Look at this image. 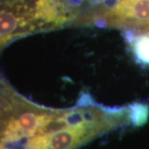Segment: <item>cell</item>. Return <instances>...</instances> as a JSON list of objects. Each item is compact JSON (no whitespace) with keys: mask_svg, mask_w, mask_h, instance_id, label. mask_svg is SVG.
<instances>
[{"mask_svg":"<svg viewBox=\"0 0 149 149\" xmlns=\"http://www.w3.org/2000/svg\"><path fill=\"white\" fill-rule=\"evenodd\" d=\"M34 4L35 0L0 2V49L19 37L40 32Z\"/></svg>","mask_w":149,"mask_h":149,"instance_id":"1","label":"cell"},{"mask_svg":"<svg viewBox=\"0 0 149 149\" xmlns=\"http://www.w3.org/2000/svg\"><path fill=\"white\" fill-rule=\"evenodd\" d=\"M35 17L41 32H47L74 24L79 12L71 8L65 0H35Z\"/></svg>","mask_w":149,"mask_h":149,"instance_id":"3","label":"cell"},{"mask_svg":"<svg viewBox=\"0 0 149 149\" xmlns=\"http://www.w3.org/2000/svg\"><path fill=\"white\" fill-rule=\"evenodd\" d=\"M123 36L135 61L143 67H149V31L126 28Z\"/></svg>","mask_w":149,"mask_h":149,"instance_id":"4","label":"cell"},{"mask_svg":"<svg viewBox=\"0 0 149 149\" xmlns=\"http://www.w3.org/2000/svg\"><path fill=\"white\" fill-rule=\"evenodd\" d=\"M144 30H147V31H149V27H147V28H144Z\"/></svg>","mask_w":149,"mask_h":149,"instance_id":"8","label":"cell"},{"mask_svg":"<svg viewBox=\"0 0 149 149\" xmlns=\"http://www.w3.org/2000/svg\"><path fill=\"white\" fill-rule=\"evenodd\" d=\"M13 91H13L11 87H9L8 84L4 85V87L3 88V91H2V108H3V104L4 100H5L8 96L10 95ZM18 143H19V142H18Z\"/></svg>","mask_w":149,"mask_h":149,"instance_id":"6","label":"cell"},{"mask_svg":"<svg viewBox=\"0 0 149 149\" xmlns=\"http://www.w3.org/2000/svg\"><path fill=\"white\" fill-rule=\"evenodd\" d=\"M97 27L143 29L149 27V0H119L114 8L93 13Z\"/></svg>","mask_w":149,"mask_h":149,"instance_id":"2","label":"cell"},{"mask_svg":"<svg viewBox=\"0 0 149 149\" xmlns=\"http://www.w3.org/2000/svg\"><path fill=\"white\" fill-rule=\"evenodd\" d=\"M65 1L71 8L76 11H78V8L85 2V0H65Z\"/></svg>","mask_w":149,"mask_h":149,"instance_id":"7","label":"cell"},{"mask_svg":"<svg viewBox=\"0 0 149 149\" xmlns=\"http://www.w3.org/2000/svg\"><path fill=\"white\" fill-rule=\"evenodd\" d=\"M132 124L139 127L145 124L149 116V106L143 102H134L128 105Z\"/></svg>","mask_w":149,"mask_h":149,"instance_id":"5","label":"cell"}]
</instances>
